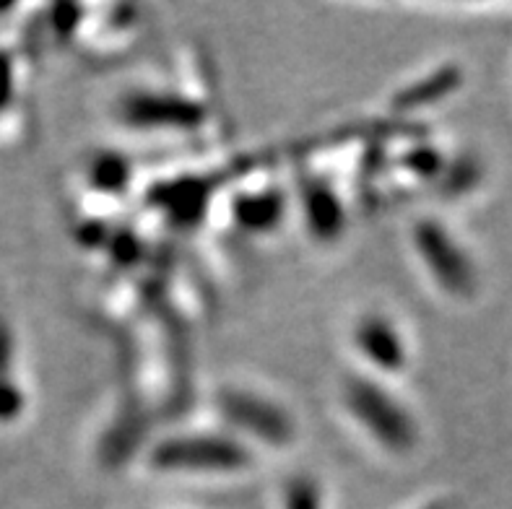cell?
Masks as SVG:
<instances>
[{"instance_id":"1","label":"cell","mask_w":512,"mask_h":509,"mask_svg":"<svg viewBox=\"0 0 512 509\" xmlns=\"http://www.w3.org/2000/svg\"><path fill=\"white\" fill-rule=\"evenodd\" d=\"M338 403L344 408L346 419L357 426V432L388 455L403 458L414 452L422 439L416 413L390 387V380L364 369L346 374L338 385Z\"/></svg>"},{"instance_id":"2","label":"cell","mask_w":512,"mask_h":509,"mask_svg":"<svg viewBox=\"0 0 512 509\" xmlns=\"http://www.w3.org/2000/svg\"><path fill=\"white\" fill-rule=\"evenodd\" d=\"M255 450L224 429L169 434L149 450L151 471L182 478L242 476L255 468Z\"/></svg>"},{"instance_id":"3","label":"cell","mask_w":512,"mask_h":509,"mask_svg":"<svg viewBox=\"0 0 512 509\" xmlns=\"http://www.w3.org/2000/svg\"><path fill=\"white\" fill-rule=\"evenodd\" d=\"M221 429L242 439L247 447L266 445L271 450L292 447L297 439L294 413L271 393L245 382H224L214 393Z\"/></svg>"},{"instance_id":"4","label":"cell","mask_w":512,"mask_h":509,"mask_svg":"<svg viewBox=\"0 0 512 509\" xmlns=\"http://www.w3.org/2000/svg\"><path fill=\"white\" fill-rule=\"evenodd\" d=\"M411 247L435 284V289L455 302H468L479 291V271L461 239L437 216L416 219L411 226Z\"/></svg>"},{"instance_id":"5","label":"cell","mask_w":512,"mask_h":509,"mask_svg":"<svg viewBox=\"0 0 512 509\" xmlns=\"http://www.w3.org/2000/svg\"><path fill=\"white\" fill-rule=\"evenodd\" d=\"M117 120L138 133H190L203 128L206 107L164 86H136L115 102Z\"/></svg>"},{"instance_id":"6","label":"cell","mask_w":512,"mask_h":509,"mask_svg":"<svg viewBox=\"0 0 512 509\" xmlns=\"http://www.w3.org/2000/svg\"><path fill=\"white\" fill-rule=\"evenodd\" d=\"M351 346L362 359L364 372L393 380L411 367V341L396 317L385 310H367L354 320Z\"/></svg>"},{"instance_id":"7","label":"cell","mask_w":512,"mask_h":509,"mask_svg":"<svg viewBox=\"0 0 512 509\" xmlns=\"http://www.w3.org/2000/svg\"><path fill=\"white\" fill-rule=\"evenodd\" d=\"M299 203H302V213H305L310 232L318 239H336L344 232L341 229L344 226V208L338 203L331 185L320 180H302Z\"/></svg>"},{"instance_id":"8","label":"cell","mask_w":512,"mask_h":509,"mask_svg":"<svg viewBox=\"0 0 512 509\" xmlns=\"http://www.w3.org/2000/svg\"><path fill=\"white\" fill-rule=\"evenodd\" d=\"M281 502L284 509H323V486L312 473H292L284 481Z\"/></svg>"}]
</instances>
